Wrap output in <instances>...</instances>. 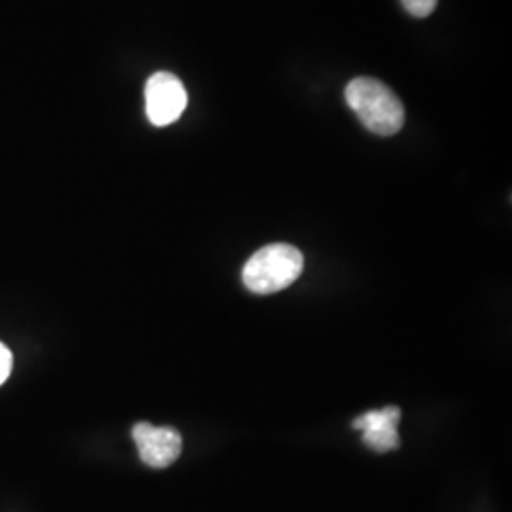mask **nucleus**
<instances>
[{
	"mask_svg": "<svg viewBox=\"0 0 512 512\" xmlns=\"http://www.w3.org/2000/svg\"><path fill=\"white\" fill-rule=\"evenodd\" d=\"M346 101L368 131L391 137L404 126V107L401 99L389 86L376 78H353L346 88Z\"/></svg>",
	"mask_w": 512,
	"mask_h": 512,
	"instance_id": "f257e3e1",
	"label": "nucleus"
},
{
	"mask_svg": "<svg viewBox=\"0 0 512 512\" xmlns=\"http://www.w3.org/2000/svg\"><path fill=\"white\" fill-rule=\"evenodd\" d=\"M304 270V256L287 243H272L256 251L243 266V283L255 294H274L287 289Z\"/></svg>",
	"mask_w": 512,
	"mask_h": 512,
	"instance_id": "f03ea898",
	"label": "nucleus"
},
{
	"mask_svg": "<svg viewBox=\"0 0 512 512\" xmlns=\"http://www.w3.org/2000/svg\"><path fill=\"white\" fill-rule=\"evenodd\" d=\"M145 99L148 120L156 128L177 122L188 105V93L183 82L171 73L152 74L145 88Z\"/></svg>",
	"mask_w": 512,
	"mask_h": 512,
	"instance_id": "7ed1b4c3",
	"label": "nucleus"
},
{
	"mask_svg": "<svg viewBox=\"0 0 512 512\" xmlns=\"http://www.w3.org/2000/svg\"><path fill=\"white\" fill-rule=\"evenodd\" d=\"M135 446L143 463L154 469L173 465L183 452V437L173 427H154L150 423H137L131 431Z\"/></svg>",
	"mask_w": 512,
	"mask_h": 512,
	"instance_id": "20e7f679",
	"label": "nucleus"
},
{
	"mask_svg": "<svg viewBox=\"0 0 512 512\" xmlns=\"http://www.w3.org/2000/svg\"><path fill=\"white\" fill-rule=\"evenodd\" d=\"M401 421V408L387 406L382 410H370L353 421V429L363 433V442L374 452H389L401 446L397 425Z\"/></svg>",
	"mask_w": 512,
	"mask_h": 512,
	"instance_id": "39448f33",
	"label": "nucleus"
},
{
	"mask_svg": "<svg viewBox=\"0 0 512 512\" xmlns=\"http://www.w3.org/2000/svg\"><path fill=\"white\" fill-rule=\"evenodd\" d=\"M401 2L408 14L416 16V18H427L435 12L439 0H401Z\"/></svg>",
	"mask_w": 512,
	"mask_h": 512,
	"instance_id": "423d86ee",
	"label": "nucleus"
},
{
	"mask_svg": "<svg viewBox=\"0 0 512 512\" xmlns=\"http://www.w3.org/2000/svg\"><path fill=\"white\" fill-rule=\"evenodd\" d=\"M12 372V353L0 342V385L8 380Z\"/></svg>",
	"mask_w": 512,
	"mask_h": 512,
	"instance_id": "0eeeda50",
	"label": "nucleus"
}]
</instances>
